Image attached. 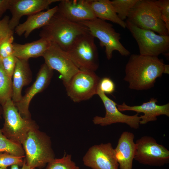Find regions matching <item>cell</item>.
I'll use <instances>...</instances> for the list:
<instances>
[{
  "label": "cell",
  "mask_w": 169,
  "mask_h": 169,
  "mask_svg": "<svg viewBox=\"0 0 169 169\" xmlns=\"http://www.w3.org/2000/svg\"><path fill=\"white\" fill-rule=\"evenodd\" d=\"M124 79L131 89L142 90L153 87L156 79L169 73V65L158 57L133 54L125 69Z\"/></svg>",
  "instance_id": "6da1fadb"
},
{
  "label": "cell",
  "mask_w": 169,
  "mask_h": 169,
  "mask_svg": "<svg viewBox=\"0 0 169 169\" xmlns=\"http://www.w3.org/2000/svg\"><path fill=\"white\" fill-rule=\"evenodd\" d=\"M89 32L84 25L71 21L57 12L42 28L39 35L66 51L78 36Z\"/></svg>",
  "instance_id": "7a4b0ae2"
},
{
  "label": "cell",
  "mask_w": 169,
  "mask_h": 169,
  "mask_svg": "<svg viewBox=\"0 0 169 169\" xmlns=\"http://www.w3.org/2000/svg\"><path fill=\"white\" fill-rule=\"evenodd\" d=\"M22 145L25 154L24 160L32 168H42L55 158L50 138L39 127L28 132Z\"/></svg>",
  "instance_id": "3957f363"
},
{
  "label": "cell",
  "mask_w": 169,
  "mask_h": 169,
  "mask_svg": "<svg viewBox=\"0 0 169 169\" xmlns=\"http://www.w3.org/2000/svg\"><path fill=\"white\" fill-rule=\"evenodd\" d=\"M126 20L142 29L168 36L159 8L154 1L138 0L130 10Z\"/></svg>",
  "instance_id": "277c9868"
},
{
  "label": "cell",
  "mask_w": 169,
  "mask_h": 169,
  "mask_svg": "<svg viewBox=\"0 0 169 169\" xmlns=\"http://www.w3.org/2000/svg\"><path fill=\"white\" fill-rule=\"evenodd\" d=\"M66 51L79 70L95 72L98 69L97 48L90 32L78 36Z\"/></svg>",
  "instance_id": "5b68a950"
},
{
  "label": "cell",
  "mask_w": 169,
  "mask_h": 169,
  "mask_svg": "<svg viewBox=\"0 0 169 169\" xmlns=\"http://www.w3.org/2000/svg\"><path fill=\"white\" fill-rule=\"evenodd\" d=\"M4 121L1 129L3 135L8 139L22 145L28 132L39 127L31 118L23 117L11 99L2 106Z\"/></svg>",
  "instance_id": "8992f818"
},
{
  "label": "cell",
  "mask_w": 169,
  "mask_h": 169,
  "mask_svg": "<svg viewBox=\"0 0 169 169\" xmlns=\"http://www.w3.org/2000/svg\"><path fill=\"white\" fill-rule=\"evenodd\" d=\"M79 23L87 27L90 34L99 40L100 46L105 48L108 59H111L115 50L123 56H127L130 54V51L120 41V34L116 31L111 24L97 18Z\"/></svg>",
  "instance_id": "52a82bcc"
},
{
  "label": "cell",
  "mask_w": 169,
  "mask_h": 169,
  "mask_svg": "<svg viewBox=\"0 0 169 169\" xmlns=\"http://www.w3.org/2000/svg\"><path fill=\"white\" fill-rule=\"evenodd\" d=\"M129 30L138 45L140 54L158 57L169 48V36L156 34L151 30L139 28L126 20Z\"/></svg>",
  "instance_id": "ba28073f"
},
{
  "label": "cell",
  "mask_w": 169,
  "mask_h": 169,
  "mask_svg": "<svg viewBox=\"0 0 169 169\" xmlns=\"http://www.w3.org/2000/svg\"><path fill=\"white\" fill-rule=\"evenodd\" d=\"M134 159L139 163L150 166H161L169 162V151L158 144L153 137L144 136L135 142Z\"/></svg>",
  "instance_id": "9c48e42d"
},
{
  "label": "cell",
  "mask_w": 169,
  "mask_h": 169,
  "mask_svg": "<svg viewBox=\"0 0 169 169\" xmlns=\"http://www.w3.org/2000/svg\"><path fill=\"white\" fill-rule=\"evenodd\" d=\"M100 79L95 72L79 70L65 87L67 95L75 102L89 100L97 94Z\"/></svg>",
  "instance_id": "30bf717a"
},
{
  "label": "cell",
  "mask_w": 169,
  "mask_h": 169,
  "mask_svg": "<svg viewBox=\"0 0 169 169\" xmlns=\"http://www.w3.org/2000/svg\"><path fill=\"white\" fill-rule=\"evenodd\" d=\"M42 57L46 64L53 70H55L59 73L65 87L79 71L67 52L54 43H51Z\"/></svg>",
  "instance_id": "8fae6325"
},
{
  "label": "cell",
  "mask_w": 169,
  "mask_h": 169,
  "mask_svg": "<svg viewBox=\"0 0 169 169\" xmlns=\"http://www.w3.org/2000/svg\"><path fill=\"white\" fill-rule=\"evenodd\" d=\"M97 94L103 103L105 114L103 117L98 116L95 117L93 120L95 124L105 126L114 123H122L134 129L139 128L141 118L139 113L132 115L124 114L118 110L117 104L98 88Z\"/></svg>",
  "instance_id": "7c38bea8"
},
{
  "label": "cell",
  "mask_w": 169,
  "mask_h": 169,
  "mask_svg": "<svg viewBox=\"0 0 169 169\" xmlns=\"http://www.w3.org/2000/svg\"><path fill=\"white\" fill-rule=\"evenodd\" d=\"M84 165L92 169H118L114 149L109 142L90 147L83 158Z\"/></svg>",
  "instance_id": "4fadbf2b"
},
{
  "label": "cell",
  "mask_w": 169,
  "mask_h": 169,
  "mask_svg": "<svg viewBox=\"0 0 169 169\" xmlns=\"http://www.w3.org/2000/svg\"><path fill=\"white\" fill-rule=\"evenodd\" d=\"M53 70L45 63L41 66L34 82L27 90L20 100L14 103L19 112L23 117L31 118L29 108L33 98L42 91L49 84L53 73Z\"/></svg>",
  "instance_id": "5bb4252c"
},
{
  "label": "cell",
  "mask_w": 169,
  "mask_h": 169,
  "mask_svg": "<svg viewBox=\"0 0 169 169\" xmlns=\"http://www.w3.org/2000/svg\"><path fill=\"white\" fill-rule=\"evenodd\" d=\"M60 0H10L9 10L12 14L9 25L13 30L19 24L21 18L40 12L51 4Z\"/></svg>",
  "instance_id": "9a60e30c"
},
{
  "label": "cell",
  "mask_w": 169,
  "mask_h": 169,
  "mask_svg": "<svg viewBox=\"0 0 169 169\" xmlns=\"http://www.w3.org/2000/svg\"><path fill=\"white\" fill-rule=\"evenodd\" d=\"M91 0H60L57 12L68 19L79 23L96 18L90 5Z\"/></svg>",
  "instance_id": "2e32d148"
},
{
  "label": "cell",
  "mask_w": 169,
  "mask_h": 169,
  "mask_svg": "<svg viewBox=\"0 0 169 169\" xmlns=\"http://www.w3.org/2000/svg\"><path fill=\"white\" fill-rule=\"evenodd\" d=\"M157 100L151 98L149 101L143 102L139 105L130 106L125 102L121 105L117 104V107L120 112L125 111H132L137 113H142L144 115L140 116V124L144 125L148 122L156 121L157 116L164 115L169 117V103L163 105L156 104Z\"/></svg>",
  "instance_id": "e0dca14e"
},
{
  "label": "cell",
  "mask_w": 169,
  "mask_h": 169,
  "mask_svg": "<svg viewBox=\"0 0 169 169\" xmlns=\"http://www.w3.org/2000/svg\"><path fill=\"white\" fill-rule=\"evenodd\" d=\"M134 135L131 132H123L114 149L116 157L120 169H132L136 153Z\"/></svg>",
  "instance_id": "ac0fdd59"
},
{
  "label": "cell",
  "mask_w": 169,
  "mask_h": 169,
  "mask_svg": "<svg viewBox=\"0 0 169 169\" xmlns=\"http://www.w3.org/2000/svg\"><path fill=\"white\" fill-rule=\"evenodd\" d=\"M28 60L18 58L12 78L13 95L12 100L14 103L19 102L22 95L23 87L28 85L32 80V73Z\"/></svg>",
  "instance_id": "d6986e66"
},
{
  "label": "cell",
  "mask_w": 169,
  "mask_h": 169,
  "mask_svg": "<svg viewBox=\"0 0 169 169\" xmlns=\"http://www.w3.org/2000/svg\"><path fill=\"white\" fill-rule=\"evenodd\" d=\"M58 11V6L28 16L24 23L19 24L15 28L16 33L20 36L24 34L27 38L34 30L46 25Z\"/></svg>",
  "instance_id": "ffe728a7"
},
{
  "label": "cell",
  "mask_w": 169,
  "mask_h": 169,
  "mask_svg": "<svg viewBox=\"0 0 169 169\" xmlns=\"http://www.w3.org/2000/svg\"><path fill=\"white\" fill-rule=\"evenodd\" d=\"M51 44L50 41L41 38L24 44L13 43V54L18 59L28 60L31 58L42 57Z\"/></svg>",
  "instance_id": "44dd1931"
},
{
  "label": "cell",
  "mask_w": 169,
  "mask_h": 169,
  "mask_svg": "<svg viewBox=\"0 0 169 169\" xmlns=\"http://www.w3.org/2000/svg\"><path fill=\"white\" fill-rule=\"evenodd\" d=\"M90 5L96 18L116 23L123 28H126L125 22L118 16L109 0H91Z\"/></svg>",
  "instance_id": "7402d4cb"
},
{
  "label": "cell",
  "mask_w": 169,
  "mask_h": 169,
  "mask_svg": "<svg viewBox=\"0 0 169 169\" xmlns=\"http://www.w3.org/2000/svg\"><path fill=\"white\" fill-rule=\"evenodd\" d=\"M13 95L12 78L8 75L3 67L0 57V105L2 106Z\"/></svg>",
  "instance_id": "603a6c76"
},
{
  "label": "cell",
  "mask_w": 169,
  "mask_h": 169,
  "mask_svg": "<svg viewBox=\"0 0 169 169\" xmlns=\"http://www.w3.org/2000/svg\"><path fill=\"white\" fill-rule=\"evenodd\" d=\"M0 152H5L14 155L25 156L22 145L5 136L0 129Z\"/></svg>",
  "instance_id": "cb8c5ba5"
},
{
  "label": "cell",
  "mask_w": 169,
  "mask_h": 169,
  "mask_svg": "<svg viewBox=\"0 0 169 169\" xmlns=\"http://www.w3.org/2000/svg\"><path fill=\"white\" fill-rule=\"evenodd\" d=\"M138 0H114L111 3L120 19L122 21L127 19L131 9Z\"/></svg>",
  "instance_id": "d4e9b609"
},
{
  "label": "cell",
  "mask_w": 169,
  "mask_h": 169,
  "mask_svg": "<svg viewBox=\"0 0 169 169\" xmlns=\"http://www.w3.org/2000/svg\"><path fill=\"white\" fill-rule=\"evenodd\" d=\"M45 169H79L71 159L70 155L65 153L60 158H54L47 165Z\"/></svg>",
  "instance_id": "484cf974"
},
{
  "label": "cell",
  "mask_w": 169,
  "mask_h": 169,
  "mask_svg": "<svg viewBox=\"0 0 169 169\" xmlns=\"http://www.w3.org/2000/svg\"><path fill=\"white\" fill-rule=\"evenodd\" d=\"M25 156H18L8 153L0 152V169H8V167L14 165L22 166Z\"/></svg>",
  "instance_id": "4316f807"
},
{
  "label": "cell",
  "mask_w": 169,
  "mask_h": 169,
  "mask_svg": "<svg viewBox=\"0 0 169 169\" xmlns=\"http://www.w3.org/2000/svg\"><path fill=\"white\" fill-rule=\"evenodd\" d=\"M13 35L7 37L0 41V57L3 58L13 54Z\"/></svg>",
  "instance_id": "83f0119b"
},
{
  "label": "cell",
  "mask_w": 169,
  "mask_h": 169,
  "mask_svg": "<svg viewBox=\"0 0 169 169\" xmlns=\"http://www.w3.org/2000/svg\"><path fill=\"white\" fill-rule=\"evenodd\" d=\"M154 2L160 9L162 19L169 32V0H159Z\"/></svg>",
  "instance_id": "f1b7e54d"
},
{
  "label": "cell",
  "mask_w": 169,
  "mask_h": 169,
  "mask_svg": "<svg viewBox=\"0 0 169 169\" xmlns=\"http://www.w3.org/2000/svg\"><path fill=\"white\" fill-rule=\"evenodd\" d=\"M1 59L5 70L9 77L12 78L18 58L13 54Z\"/></svg>",
  "instance_id": "f546056e"
},
{
  "label": "cell",
  "mask_w": 169,
  "mask_h": 169,
  "mask_svg": "<svg viewBox=\"0 0 169 169\" xmlns=\"http://www.w3.org/2000/svg\"><path fill=\"white\" fill-rule=\"evenodd\" d=\"M98 88L105 95L111 94L115 91V86L110 78L104 77L100 79Z\"/></svg>",
  "instance_id": "4dcf8cb0"
},
{
  "label": "cell",
  "mask_w": 169,
  "mask_h": 169,
  "mask_svg": "<svg viewBox=\"0 0 169 169\" xmlns=\"http://www.w3.org/2000/svg\"><path fill=\"white\" fill-rule=\"evenodd\" d=\"M10 18L5 16L0 19V41L7 37L13 35V30L9 27V23Z\"/></svg>",
  "instance_id": "1f68e13d"
},
{
  "label": "cell",
  "mask_w": 169,
  "mask_h": 169,
  "mask_svg": "<svg viewBox=\"0 0 169 169\" xmlns=\"http://www.w3.org/2000/svg\"><path fill=\"white\" fill-rule=\"evenodd\" d=\"M10 0H0V18L9 7Z\"/></svg>",
  "instance_id": "d6a6232c"
},
{
  "label": "cell",
  "mask_w": 169,
  "mask_h": 169,
  "mask_svg": "<svg viewBox=\"0 0 169 169\" xmlns=\"http://www.w3.org/2000/svg\"><path fill=\"white\" fill-rule=\"evenodd\" d=\"M10 169H36L35 168H32L27 165L26 163L24 160L23 163L21 166V168H19V166L17 165H14L12 166Z\"/></svg>",
  "instance_id": "836d02e7"
},
{
  "label": "cell",
  "mask_w": 169,
  "mask_h": 169,
  "mask_svg": "<svg viewBox=\"0 0 169 169\" xmlns=\"http://www.w3.org/2000/svg\"><path fill=\"white\" fill-rule=\"evenodd\" d=\"M3 115V108L2 106L0 105V118L1 117L2 115Z\"/></svg>",
  "instance_id": "e575fe53"
}]
</instances>
